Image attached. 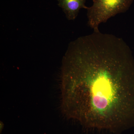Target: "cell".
I'll use <instances>...</instances> for the list:
<instances>
[{
	"label": "cell",
	"instance_id": "6da1fadb",
	"mask_svg": "<svg viewBox=\"0 0 134 134\" xmlns=\"http://www.w3.org/2000/svg\"><path fill=\"white\" fill-rule=\"evenodd\" d=\"M60 75L67 117L116 134L134 127V58L122 39L93 31L72 41Z\"/></svg>",
	"mask_w": 134,
	"mask_h": 134
},
{
	"label": "cell",
	"instance_id": "3957f363",
	"mask_svg": "<svg viewBox=\"0 0 134 134\" xmlns=\"http://www.w3.org/2000/svg\"><path fill=\"white\" fill-rule=\"evenodd\" d=\"M58 5L62 9L69 20H74L76 18L79 10L82 8L87 9L85 5L86 0H58Z\"/></svg>",
	"mask_w": 134,
	"mask_h": 134
},
{
	"label": "cell",
	"instance_id": "7a4b0ae2",
	"mask_svg": "<svg viewBox=\"0 0 134 134\" xmlns=\"http://www.w3.org/2000/svg\"><path fill=\"white\" fill-rule=\"evenodd\" d=\"M134 0H92L93 5L87 9L88 24L98 32L102 23L107 21L110 18L129 9Z\"/></svg>",
	"mask_w": 134,
	"mask_h": 134
}]
</instances>
